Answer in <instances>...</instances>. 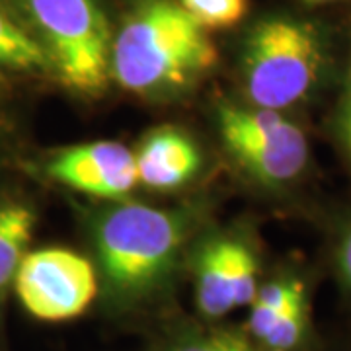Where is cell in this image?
I'll return each mask as SVG.
<instances>
[{"mask_svg": "<svg viewBox=\"0 0 351 351\" xmlns=\"http://www.w3.org/2000/svg\"><path fill=\"white\" fill-rule=\"evenodd\" d=\"M215 63L205 27L174 0H141L112 38L110 76L137 96L176 94Z\"/></svg>", "mask_w": 351, "mask_h": 351, "instance_id": "obj_1", "label": "cell"}, {"mask_svg": "<svg viewBox=\"0 0 351 351\" xmlns=\"http://www.w3.org/2000/svg\"><path fill=\"white\" fill-rule=\"evenodd\" d=\"M92 237L106 299L113 311H133L170 283L188 221L168 209L117 203L98 215Z\"/></svg>", "mask_w": 351, "mask_h": 351, "instance_id": "obj_2", "label": "cell"}, {"mask_svg": "<svg viewBox=\"0 0 351 351\" xmlns=\"http://www.w3.org/2000/svg\"><path fill=\"white\" fill-rule=\"evenodd\" d=\"M326 71V38L311 20L276 14L248 34L242 78L250 106L285 113L313 96Z\"/></svg>", "mask_w": 351, "mask_h": 351, "instance_id": "obj_3", "label": "cell"}, {"mask_svg": "<svg viewBox=\"0 0 351 351\" xmlns=\"http://www.w3.org/2000/svg\"><path fill=\"white\" fill-rule=\"evenodd\" d=\"M64 86L98 94L110 78L112 32L96 0H4Z\"/></svg>", "mask_w": 351, "mask_h": 351, "instance_id": "obj_4", "label": "cell"}, {"mask_svg": "<svg viewBox=\"0 0 351 351\" xmlns=\"http://www.w3.org/2000/svg\"><path fill=\"white\" fill-rule=\"evenodd\" d=\"M217 121L226 151L265 186H289L308 168L306 133L283 112L223 104Z\"/></svg>", "mask_w": 351, "mask_h": 351, "instance_id": "obj_5", "label": "cell"}, {"mask_svg": "<svg viewBox=\"0 0 351 351\" xmlns=\"http://www.w3.org/2000/svg\"><path fill=\"white\" fill-rule=\"evenodd\" d=\"M14 291L27 313L43 322L73 320L100 291L96 265L66 248L27 252L14 277Z\"/></svg>", "mask_w": 351, "mask_h": 351, "instance_id": "obj_6", "label": "cell"}, {"mask_svg": "<svg viewBox=\"0 0 351 351\" xmlns=\"http://www.w3.org/2000/svg\"><path fill=\"white\" fill-rule=\"evenodd\" d=\"M246 334L260 351H308L313 343L311 289L299 274H281L258 289Z\"/></svg>", "mask_w": 351, "mask_h": 351, "instance_id": "obj_7", "label": "cell"}, {"mask_svg": "<svg viewBox=\"0 0 351 351\" xmlns=\"http://www.w3.org/2000/svg\"><path fill=\"white\" fill-rule=\"evenodd\" d=\"M258 260L250 246L237 240H213L195 262V304L203 318L219 320L250 306L260 281Z\"/></svg>", "mask_w": 351, "mask_h": 351, "instance_id": "obj_8", "label": "cell"}, {"mask_svg": "<svg viewBox=\"0 0 351 351\" xmlns=\"http://www.w3.org/2000/svg\"><path fill=\"white\" fill-rule=\"evenodd\" d=\"M45 170L66 188L104 199H119L138 184L135 154L113 141L69 147L57 152Z\"/></svg>", "mask_w": 351, "mask_h": 351, "instance_id": "obj_9", "label": "cell"}, {"mask_svg": "<svg viewBox=\"0 0 351 351\" xmlns=\"http://www.w3.org/2000/svg\"><path fill=\"white\" fill-rule=\"evenodd\" d=\"M135 154L138 184L152 189H176L199 170L201 156L193 141L174 127L149 133Z\"/></svg>", "mask_w": 351, "mask_h": 351, "instance_id": "obj_10", "label": "cell"}, {"mask_svg": "<svg viewBox=\"0 0 351 351\" xmlns=\"http://www.w3.org/2000/svg\"><path fill=\"white\" fill-rule=\"evenodd\" d=\"M36 213L16 201L0 203V299L14 283L16 271L34 239Z\"/></svg>", "mask_w": 351, "mask_h": 351, "instance_id": "obj_11", "label": "cell"}, {"mask_svg": "<svg viewBox=\"0 0 351 351\" xmlns=\"http://www.w3.org/2000/svg\"><path fill=\"white\" fill-rule=\"evenodd\" d=\"M0 66L20 73H53L51 63L36 38L16 14L0 2Z\"/></svg>", "mask_w": 351, "mask_h": 351, "instance_id": "obj_12", "label": "cell"}, {"mask_svg": "<svg viewBox=\"0 0 351 351\" xmlns=\"http://www.w3.org/2000/svg\"><path fill=\"white\" fill-rule=\"evenodd\" d=\"M154 351H260L240 330L213 324H180L164 336Z\"/></svg>", "mask_w": 351, "mask_h": 351, "instance_id": "obj_13", "label": "cell"}, {"mask_svg": "<svg viewBox=\"0 0 351 351\" xmlns=\"http://www.w3.org/2000/svg\"><path fill=\"white\" fill-rule=\"evenodd\" d=\"M180 4L205 29L237 24L246 12V0H180Z\"/></svg>", "mask_w": 351, "mask_h": 351, "instance_id": "obj_14", "label": "cell"}, {"mask_svg": "<svg viewBox=\"0 0 351 351\" xmlns=\"http://www.w3.org/2000/svg\"><path fill=\"white\" fill-rule=\"evenodd\" d=\"M336 133H338L341 151H343V156H346L351 170V53L348 76H346V84H343V94H341L338 115H336Z\"/></svg>", "mask_w": 351, "mask_h": 351, "instance_id": "obj_15", "label": "cell"}, {"mask_svg": "<svg viewBox=\"0 0 351 351\" xmlns=\"http://www.w3.org/2000/svg\"><path fill=\"white\" fill-rule=\"evenodd\" d=\"M334 267L339 285L351 299V221L339 232L334 248Z\"/></svg>", "mask_w": 351, "mask_h": 351, "instance_id": "obj_16", "label": "cell"}, {"mask_svg": "<svg viewBox=\"0 0 351 351\" xmlns=\"http://www.w3.org/2000/svg\"><path fill=\"white\" fill-rule=\"evenodd\" d=\"M313 2H322V0H313Z\"/></svg>", "mask_w": 351, "mask_h": 351, "instance_id": "obj_17", "label": "cell"}]
</instances>
